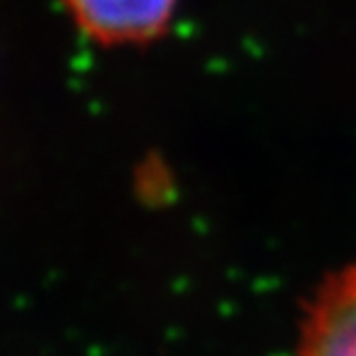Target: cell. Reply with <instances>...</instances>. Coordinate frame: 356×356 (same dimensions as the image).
I'll use <instances>...</instances> for the list:
<instances>
[{"label":"cell","mask_w":356,"mask_h":356,"mask_svg":"<svg viewBox=\"0 0 356 356\" xmlns=\"http://www.w3.org/2000/svg\"><path fill=\"white\" fill-rule=\"evenodd\" d=\"M297 356H356V262L333 274L308 306Z\"/></svg>","instance_id":"cell-2"},{"label":"cell","mask_w":356,"mask_h":356,"mask_svg":"<svg viewBox=\"0 0 356 356\" xmlns=\"http://www.w3.org/2000/svg\"><path fill=\"white\" fill-rule=\"evenodd\" d=\"M74 26L102 47L149 44L168 33L179 0H63Z\"/></svg>","instance_id":"cell-1"}]
</instances>
